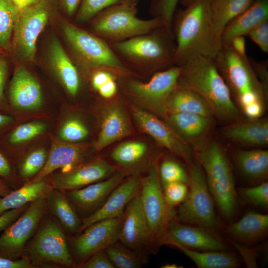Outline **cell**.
<instances>
[{"label": "cell", "instance_id": "6da1fadb", "mask_svg": "<svg viewBox=\"0 0 268 268\" xmlns=\"http://www.w3.org/2000/svg\"><path fill=\"white\" fill-rule=\"evenodd\" d=\"M186 7L175 21V65L197 55L214 59L222 44L213 31L208 0H196Z\"/></svg>", "mask_w": 268, "mask_h": 268}, {"label": "cell", "instance_id": "7a4b0ae2", "mask_svg": "<svg viewBox=\"0 0 268 268\" xmlns=\"http://www.w3.org/2000/svg\"><path fill=\"white\" fill-rule=\"evenodd\" d=\"M177 86L200 94L209 103L214 116L224 121H234L239 111L230 89L214 59L202 56L189 58L181 65Z\"/></svg>", "mask_w": 268, "mask_h": 268}, {"label": "cell", "instance_id": "3957f363", "mask_svg": "<svg viewBox=\"0 0 268 268\" xmlns=\"http://www.w3.org/2000/svg\"><path fill=\"white\" fill-rule=\"evenodd\" d=\"M210 193L223 217L231 220L237 208V194L233 172L222 147L213 140L197 152Z\"/></svg>", "mask_w": 268, "mask_h": 268}, {"label": "cell", "instance_id": "277c9868", "mask_svg": "<svg viewBox=\"0 0 268 268\" xmlns=\"http://www.w3.org/2000/svg\"><path fill=\"white\" fill-rule=\"evenodd\" d=\"M216 67L242 109L255 102L265 104V93L247 56L236 53L229 45H222L214 59Z\"/></svg>", "mask_w": 268, "mask_h": 268}, {"label": "cell", "instance_id": "5b68a950", "mask_svg": "<svg viewBox=\"0 0 268 268\" xmlns=\"http://www.w3.org/2000/svg\"><path fill=\"white\" fill-rule=\"evenodd\" d=\"M188 175V192L178 209L177 217L181 222L214 231L218 222L214 200L198 161L189 164Z\"/></svg>", "mask_w": 268, "mask_h": 268}, {"label": "cell", "instance_id": "8992f818", "mask_svg": "<svg viewBox=\"0 0 268 268\" xmlns=\"http://www.w3.org/2000/svg\"><path fill=\"white\" fill-rule=\"evenodd\" d=\"M140 180L141 203L151 235V249L154 251L162 245L168 225L175 219L176 212L165 199L158 169L155 164L150 166L147 174Z\"/></svg>", "mask_w": 268, "mask_h": 268}, {"label": "cell", "instance_id": "52a82bcc", "mask_svg": "<svg viewBox=\"0 0 268 268\" xmlns=\"http://www.w3.org/2000/svg\"><path fill=\"white\" fill-rule=\"evenodd\" d=\"M172 39V32L164 27L151 34L118 41L114 46L120 54L131 60L161 68L175 64V43L173 44Z\"/></svg>", "mask_w": 268, "mask_h": 268}, {"label": "cell", "instance_id": "ba28073f", "mask_svg": "<svg viewBox=\"0 0 268 268\" xmlns=\"http://www.w3.org/2000/svg\"><path fill=\"white\" fill-rule=\"evenodd\" d=\"M164 27H166L165 22L160 17L148 20L140 19L132 6L124 3L108 8L94 24L98 33L118 41L148 34Z\"/></svg>", "mask_w": 268, "mask_h": 268}, {"label": "cell", "instance_id": "9c48e42d", "mask_svg": "<svg viewBox=\"0 0 268 268\" xmlns=\"http://www.w3.org/2000/svg\"><path fill=\"white\" fill-rule=\"evenodd\" d=\"M62 31L70 45L86 65L120 72L126 68L107 44L101 39L67 22Z\"/></svg>", "mask_w": 268, "mask_h": 268}, {"label": "cell", "instance_id": "30bf717a", "mask_svg": "<svg viewBox=\"0 0 268 268\" xmlns=\"http://www.w3.org/2000/svg\"><path fill=\"white\" fill-rule=\"evenodd\" d=\"M46 2L40 0L19 11L13 29V47L22 59L33 61L38 39L49 19Z\"/></svg>", "mask_w": 268, "mask_h": 268}, {"label": "cell", "instance_id": "8fae6325", "mask_svg": "<svg viewBox=\"0 0 268 268\" xmlns=\"http://www.w3.org/2000/svg\"><path fill=\"white\" fill-rule=\"evenodd\" d=\"M46 198L31 201L23 215L5 228L0 237V256L12 258L20 255L44 213Z\"/></svg>", "mask_w": 268, "mask_h": 268}, {"label": "cell", "instance_id": "7c38bea8", "mask_svg": "<svg viewBox=\"0 0 268 268\" xmlns=\"http://www.w3.org/2000/svg\"><path fill=\"white\" fill-rule=\"evenodd\" d=\"M162 245H179L197 251H224L226 246L214 231L173 219L169 223Z\"/></svg>", "mask_w": 268, "mask_h": 268}, {"label": "cell", "instance_id": "4fadbf2b", "mask_svg": "<svg viewBox=\"0 0 268 268\" xmlns=\"http://www.w3.org/2000/svg\"><path fill=\"white\" fill-rule=\"evenodd\" d=\"M119 241L140 254L144 249L151 248V235L141 205L139 190L125 208Z\"/></svg>", "mask_w": 268, "mask_h": 268}, {"label": "cell", "instance_id": "5bb4252c", "mask_svg": "<svg viewBox=\"0 0 268 268\" xmlns=\"http://www.w3.org/2000/svg\"><path fill=\"white\" fill-rule=\"evenodd\" d=\"M133 115L140 127L159 144L185 160L189 165L193 161L192 149L172 129L155 116L138 108H132Z\"/></svg>", "mask_w": 268, "mask_h": 268}, {"label": "cell", "instance_id": "9a60e30c", "mask_svg": "<svg viewBox=\"0 0 268 268\" xmlns=\"http://www.w3.org/2000/svg\"><path fill=\"white\" fill-rule=\"evenodd\" d=\"M123 215L97 221L82 231L74 242L77 256L81 259L88 258L119 241Z\"/></svg>", "mask_w": 268, "mask_h": 268}, {"label": "cell", "instance_id": "2e32d148", "mask_svg": "<svg viewBox=\"0 0 268 268\" xmlns=\"http://www.w3.org/2000/svg\"><path fill=\"white\" fill-rule=\"evenodd\" d=\"M180 72L179 66H173L155 73L146 82L131 81L129 87L135 96L164 112L165 101L177 86Z\"/></svg>", "mask_w": 268, "mask_h": 268}, {"label": "cell", "instance_id": "e0dca14e", "mask_svg": "<svg viewBox=\"0 0 268 268\" xmlns=\"http://www.w3.org/2000/svg\"><path fill=\"white\" fill-rule=\"evenodd\" d=\"M39 258L70 267L73 265L64 234L53 221L49 220L41 228L31 246Z\"/></svg>", "mask_w": 268, "mask_h": 268}, {"label": "cell", "instance_id": "ac0fdd59", "mask_svg": "<svg viewBox=\"0 0 268 268\" xmlns=\"http://www.w3.org/2000/svg\"><path fill=\"white\" fill-rule=\"evenodd\" d=\"M140 186V180L137 174L123 180L97 210L82 220L79 232L97 221L122 216L127 205L139 191Z\"/></svg>", "mask_w": 268, "mask_h": 268}, {"label": "cell", "instance_id": "d6986e66", "mask_svg": "<svg viewBox=\"0 0 268 268\" xmlns=\"http://www.w3.org/2000/svg\"><path fill=\"white\" fill-rule=\"evenodd\" d=\"M211 118L186 113H171L168 117L170 127L185 143L197 152L208 144L206 140L212 127Z\"/></svg>", "mask_w": 268, "mask_h": 268}, {"label": "cell", "instance_id": "ffe728a7", "mask_svg": "<svg viewBox=\"0 0 268 268\" xmlns=\"http://www.w3.org/2000/svg\"><path fill=\"white\" fill-rule=\"evenodd\" d=\"M115 170L107 161L97 160L55 177L52 183L54 188L59 190H74L107 178Z\"/></svg>", "mask_w": 268, "mask_h": 268}, {"label": "cell", "instance_id": "44dd1931", "mask_svg": "<svg viewBox=\"0 0 268 268\" xmlns=\"http://www.w3.org/2000/svg\"><path fill=\"white\" fill-rule=\"evenodd\" d=\"M9 95L12 104L20 109H37L42 102L40 84L34 76L22 66L18 67L14 71L10 85Z\"/></svg>", "mask_w": 268, "mask_h": 268}, {"label": "cell", "instance_id": "7402d4cb", "mask_svg": "<svg viewBox=\"0 0 268 268\" xmlns=\"http://www.w3.org/2000/svg\"><path fill=\"white\" fill-rule=\"evenodd\" d=\"M123 171L115 173L104 180L70 190L68 196L79 208L88 210L102 204L114 189L123 180Z\"/></svg>", "mask_w": 268, "mask_h": 268}, {"label": "cell", "instance_id": "603a6c76", "mask_svg": "<svg viewBox=\"0 0 268 268\" xmlns=\"http://www.w3.org/2000/svg\"><path fill=\"white\" fill-rule=\"evenodd\" d=\"M221 134L240 144L265 146L268 143V120L267 118H258L234 123L223 128Z\"/></svg>", "mask_w": 268, "mask_h": 268}, {"label": "cell", "instance_id": "cb8c5ba5", "mask_svg": "<svg viewBox=\"0 0 268 268\" xmlns=\"http://www.w3.org/2000/svg\"><path fill=\"white\" fill-rule=\"evenodd\" d=\"M268 19V0H255L224 28L221 36L222 45H228L234 37L245 36L258 25Z\"/></svg>", "mask_w": 268, "mask_h": 268}, {"label": "cell", "instance_id": "d4e9b609", "mask_svg": "<svg viewBox=\"0 0 268 268\" xmlns=\"http://www.w3.org/2000/svg\"><path fill=\"white\" fill-rule=\"evenodd\" d=\"M48 59L51 67L66 89L71 95H76L80 86L78 71L56 37L51 41Z\"/></svg>", "mask_w": 268, "mask_h": 268}, {"label": "cell", "instance_id": "484cf974", "mask_svg": "<svg viewBox=\"0 0 268 268\" xmlns=\"http://www.w3.org/2000/svg\"><path fill=\"white\" fill-rule=\"evenodd\" d=\"M164 111L186 113L212 117L214 113L207 101L191 89L177 86L164 103Z\"/></svg>", "mask_w": 268, "mask_h": 268}, {"label": "cell", "instance_id": "4316f807", "mask_svg": "<svg viewBox=\"0 0 268 268\" xmlns=\"http://www.w3.org/2000/svg\"><path fill=\"white\" fill-rule=\"evenodd\" d=\"M268 231V215L254 211L247 212L226 229L230 236L245 245L259 241L267 235Z\"/></svg>", "mask_w": 268, "mask_h": 268}, {"label": "cell", "instance_id": "83f0119b", "mask_svg": "<svg viewBox=\"0 0 268 268\" xmlns=\"http://www.w3.org/2000/svg\"><path fill=\"white\" fill-rule=\"evenodd\" d=\"M131 130L128 118L122 108L116 105L110 107L104 115L96 149L102 150L130 134Z\"/></svg>", "mask_w": 268, "mask_h": 268}, {"label": "cell", "instance_id": "f1b7e54d", "mask_svg": "<svg viewBox=\"0 0 268 268\" xmlns=\"http://www.w3.org/2000/svg\"><path fill=\"white\" fill-rule=\"evenodd\" d=\"M83 156L82 151L78 147L57 143L52 147L44 166L32 182L42 180L58 168H62L63 173L68 172L80 163Z\"/></svg>", "mask_w": 268, "mask_h": 268}, {"label": "cell", "instance_id": "f546056e", "mask_svg": "<svg viewBox=\"0 0 268 268\" xmlns=\"http://www.w3.org/2000/svg\"><path fill=\"white\" fill-rule=\"evenodd\" d=\"M235 162L241 173L253 181H264L268 176V151L265 149L237 150Z\"/></svg>", "mask_w": 268, "mask_h": 268}, {"label": "cell", "instance_id": "4dcf8cb0", "mask_svg": "<svg viewBox=\"0 0 268 268\" xmlns=\"http://www.w3.org/2000/svg\"><path fill=\"white\" fill-rule=\"evenodd\" d=\"M213 31L221 39L226 26L249 7L255 0H207Z\"/></svg>", "mask_w": 268, "mask_h": 268}, {"label": "cell", "instance_id": "1f68e13d", "mask_svg": "<svg viewBox=\"0 0 268 268\" xmlns=\"http://www.w3.org/2000/svg\"><path fill=\"white\" fill-rule=\"evenodd\" d=\"M52 188L41 180L32 182L0 198V215L13 209L18 208L37 199L46 197Z\"/></svg>", "mask_w": 268, "mask_h": 268}, {"label": "cell", "instance_id": "d6a6232c", "mask_svg": "<svg viewBox=\"0 0 268 268\" xmlns=\"http://www.w3.org/2000/svg\"><path fill=\"white\" fill-rule=\"evenodd\" d=\"M174 247L181 250L199 268H235L239 260L234 255L224 251H197L179 245Z\"/></svg>", "mask_w": 268, "mask_h": 268}, {"label": "cell", "instance_id": "836d02e7", "mask_svg": "<svg viewBox=\"0 0 268 268\" xmlns=\"http://www.w3.org/2000/svg\"><path fill=\"white\" fill-rule=\"evenodd\" d=\"M46 199L52 211L68 232L73 233L80 231L82 221L59 190L52 189Z\"/></svg>", "mask_w": 268, "mask_h": 268}, {"label": "cell", "instance_id": "e575fe53", "mask_svg": "<svg viewBox=\"0 0 268 268\" xmlns=\"http://www.w3.org/2000/svg\"><path fill=\"white\" fill-rule=\"evenodd\" d=\"M105 251L115 268H139L145 262L142 254L131 249L119 241L109 245Z\"/></svg>", "mask_w": 268, "mask_h": 268}, {"label": "cell", "instance_id": "d590c367", "mask_svg": "<svg viewBox=\"0 0 268 268\" xmlns=\"http://www.w3.org/2000/svg\"><path fill=\"white\" fill-rule=\"evenodd\" d=\"M19 10L11 0H0V48L7 50Z\"/></svg>", "mask_w": 268, "mask_h": 268}, {"label": "cell", "instance_id": "8d00e7d4", "mask_svg": "<svg viewBox=\"0 0 268 268\" xmlns=\"http://www.w3.org/2000/svg\"><path fill=\"white\" fill-rule=\"evenodd\" d=\"M147 151L146 144L141 141H132L120 144L111 153L112 159L124 166H132L139 163Z\"/></svg>", "mask_w": 268, "mask_h": 268}, {"label": "cell", "instance_id": "74e56055", "mask_svg": "<svg viewBox=\"0 0 268 268\" xmlns=\"http://www.w3.org/2000/svg\"><path fill=\"white\" fill-rule=\"evenodd\" d=\"M158 171L162 186L172 182H182L187 185L188 184V173L181 165L175 161H164Z\"/></svg>", "mask_w": 268, "mask_h": 268}, {"label": "cell", "instance_id": "f35d334b", "mask_svg": "<svg viewBox=\"0 0 268 268\" xmlns=\"http://www.w3.org/2000/svg\"><path fill=\"white\" fill-rule=\"evenodd\" d=\"M88 135L86 126L77 119H69L62 125L59 136L63 141L74 142L85 138Z\"/></svg>", "mask_w": 268, "mask_h": 268}, {"label": "cell", "instance_id": "ab89813d", "mask_svg": "<svg viewBox=\"0 0 268 268\" xmlns=\"http://www.w3.org/2000/svg\"><path fill=\"white\" fill-rule=\"evenodd\" d=\"M125 0H83L77 15L79 21H87L105 9L123 3Z\"/></svg>", "mask_w": 268, "mask_h": 268}, {"label": "cell", "instance_id": "60d3db41", "mask_svg": "<svg viewBox=\"0 0 268 268\" xmlns=\"http://www.w3.org/2000/svg\"><path fill=\"white\" fill-rule=\"evenodd\" d=\"M241 196L250 204L261 208L268 207V183L263 182L256 186L242 187L239 190Z\"/></svg>", "mask_w": 268, "mask_h": 268}, {"label": "cell", "instance_id": "b9f144b4", "mask_svg": "<svg viewBox=\"0 0 268 268\" xmlns=\"http://www.w3.org/2000/svg\"><path fill=\"white\" fill-rule=\"evenodd\" d=\"M46 125L41 122H32L17 127L11 134L9 140L17 144L30 140L42 133Z\"/></svg>", "mask_w": 268, "mask_h": 268}, {"label": "cell", "instance_id": "7bdbcfd3", "mask_svg": "<svg viewBox=\"0 0 268 268\" xmlns=\"http://www.w3.org/2000/svg\"><path fill=\"white\" fill-rule=\"evenodd\" d=\"M47 157L46 151L42 149L30 153L21 165V175L24 177H29L38 173L44 166Z\"/></svg>", "mask_w": 268, "mask_h": 268}, {"label": "cell", "instance_id": "ee69618b", "mask_svg": "<svg viewBox=\"0 0 268 268\" xmlns=\"http://www.w3.org/2000/svg\"><path fill=\"white\" fill-rule=\"evenodd\" d=\"M162 187L167 203L173 208L183 201L188 192V185L182 182L170 183Z\"/></svg>", "mask_w": 268, "mask_h": 268}, {"label": "cell", "instance_id": "f6af8a7d", "mask_svg": "<svg viewBox=\"0 0 268 268\" xmlns=\"http://www.w3.org/2000/svg\"><path fill=\"white\" fill-rule=\"evenodd\" d=\"M247 35L263 52H268V19L254 28Z\"/></svg>", "mask_w": 268, "mask_h": 268}, {"label": "cell", "instance_id": "bcb514c9", "mask_svg": "<svg viewBox=\"0 0 268 268\" xmlns=\"http://www.w3.org/2000/svg\"><path fill=\"white\" fill-rule=\"evenodd\" d=\"M81 268H115L105 250L94 253L84 263L78 266Z\"/></svg>", "mask_w": 268, "mask_h": 268}, {"label": "cell", "instance_id": "7dc6e473", "mask_svg": "<svg viewBox=\"0 0 268 268\" xmlns=\"http://www.w3.org/2000/svg\"><path fill=\"white\" fill-rule=\"evenodd\" d=\"M179 0H161L159 4L160 16L165 22L166 28L172 32L174 12Z\"/></svg>", "mask_w": 268, "mask_h": 268}, {"label": "cell", "instance_id": "c3c4849f", "mask_svg": "<svg viewBox=\"0 0 268 268\" xmlns=\"http://www.w3.org/2000/svg\"><path fill=\"white\" fill-rule=\"evenodd\" d=\"M229 241L239 252L247 268H256L258 267L257 262L258 254L254 249L231 240H229Z\"/></svg>", "mask_w": 268, "mask_h": 268}, {"label": "cell", "instance_id": "681fc988", "mask_svg": "<svg viewBox=\"0 0 268 268\" xmlns=\"http://www.w3.org/2000/svg\"><path fill=\"white\" fill-rule=\"evenodd\" d=\"M253 69L261 84L265 93L268 94V62H257L253 59L250 61Z\"/></svg>", "mask_w": 268, "mask_h": 268}, {"label": "cell", "instance_id": "f907efd6", "mask_svg": "<svg viewBox=\"0 0 268 268\" xmlns=\"http://www.w3.org/2000/svg\"><path fill=\"white\" fill-rule=\"evenodd\" d=\"M25 208V206L4 212L0 215V231L12 223Z\"/></svg>", "mask_w": 268, "mask_h": 268}, {"label": "cell", "instance_id": "816d5d0a", "mask_svg": "<svg viewBox=\"0 0 268 268\" xmlns=\"http://www.w3.org/2000/svg\"><path fill=\"white\" fill-rule=\"evenodd\" d=\"M32 264L27 258L19 260H11L0 256V268H29Z\"/></svg>", "mask_w": 268, "mask_h": 268}, {"label": "cell", "instance_id": "f5cc1de1", "mask_svg": "<svg viewBox=\"0 0 268 268\" xmlns=\"http://www.w3.org/2000/svg\"><path fill=\"white\" fill-rule=\"evenodd\" d=\"M114 79L113 75L105 70H98L94 73L92 77V84L93 88L98 90L103 84Z\"/></svg>", "mask_w": 268, "mask_h": 268}, {"label": "cell", "instance_id": "db71d44e", "mask_svg": "<svg viewBox=\"0 0 268 268\" xmlns=\"http://www.w3.org/2000/svg\"><path fill=\"white\" fill-rule=\"evenodd\" d=\"M264 105L261 103L255 102L245 106L242 109L249 118H258L261 116L264 111Z\"/></svg>", "mask_w": 268, "mask_h": 268}, {"label": "cell", "instance_id": "11a10c76", "mask_svg": "<svg viewBox=\"0 0 268 268\" xmlns=\"http://www.w3.org/2000/svg\"><path fill=\"white\" fill-rule=\"evenodd\" d=\"M228 45H229L240 55L244 57L247 56L246 42L244 36H238L234 37Z\"/></svg>", "mask_w": 268, "mask_h": 268}, {"label": "cell", "instance_id": "9f6ffc18", "mask_svg": "<svg viewBox=\"0 0 268 268\" xmlns=\"http://www.w3.org/2000/svg\"><path fill=\"white\" fill-rule=\"evenodd\" d=\"M97 91L100 95L104 98H110L113 97L117 91V85L114 79L103 84Z\"/></svg>", "mask_w": 268, "mask_h": 268}, {"label": "cell", "instance_id": "6f0895ef", "mask_svg": "<svg viewBox=\"0 0 268 268\" xmlns=\"http://www.w3.org/2000/svg\"><path fill=\"white\" fill-rule=\"evenodd\" d=\"M8 71V64L3 58H0V100L2 98Z\"/></svg>", "mask_w": 268, "mask_h": 268}, {"label": "cell", "instance_id": "680465c9", "mask_svg": "<svg viewBox=\"0 0 268 268\" xmlns=\"http://www.w3.org/2000/svg\"><path fill=\"white\" fill-rule=\"evenodd\" d=\"M80 0H62L63 6L68 15H72L76 11Z\"/></svg>", "mask_w": 268, "mask_h": 268}, {"label": "cell", "instance_id": "91938a15", "mask_svg": "<svg viewBox=\"0 0 268 268\" xmlns=\"http://www.w3.org/2000/svg\"><path fill=\"white\" fill-rule=\"evenodd\" d=\"M11 172L10 166L7 159L0 153V175L7 176Z\"/></svg>", "mask_w": 268, "mask_h": 268}, {"label": "cell", "instance_id": "94428289", "mask_svg": "<svg viewBox=\"0 0 268 268\" xmlns=\"http://www.w3.org/2000/svg\"><path fill=\"white\" fill-rule=\"evenodd\" d=\"M15 5L20 11L24 8L29 7L37 2L39 0H11Z\"/></svg>", "mask_w": 268, "mask_h": 268}, {"label": "cell", "instance_id": "6125c7cd", "mask_svg": "<svg viewBox=\"0 0 268 268\" xmlns=\"http://www.w3.org/2000/svg\"><path fill=\"white\" fill-rule=\"evenodd\" d=\"M12 120L11 117L0 113V126L10 123Z\"/></svg>", "mask_w": 268, "mask_h": 268}, {"label": "cell", "instance_id": "be15d7a7", "mask_svg": "<svg viewBox=\"0 0 268 268\" xmlns=\"http://www.w3.org/2000/svg\"><path fill=\"white\" fill-rule=\"evenodd\" d=\"M9 190L0 181V197L4 196L9 193Z\"/></svg>", "mask_w": 268, "mask_h": 268}, {"label": "cell", "instance_id": "e7e4bbea", "mask_svg": "<svg viewBox=\"0 0 268 268\" xmlns=\"http://www.w3.org/2000/svg\"><path fill=\"white\" fill-rule=\"evenodd\" d=\"M163 268H182V267H179V266L175 264H167L161 267Z\"/></svg>", "mask_w": 268, "mask_h": 268}, {"label": "cell", "instance_id": "03108f58", "mask_svg": "<svg viewBox=\"0 0 268 268\" xmlns=\"http://www.w3.org/2000/svg\"><path fill=\"white\" fill-rule=\"evenodd\" d=\"M195 0H181V2L183 5L186 7Z\"/></svg>", "mask_w": 268, "mask_h": 268}]
</instances>
